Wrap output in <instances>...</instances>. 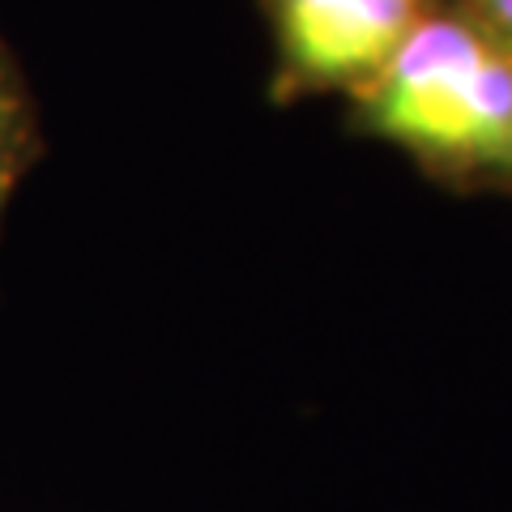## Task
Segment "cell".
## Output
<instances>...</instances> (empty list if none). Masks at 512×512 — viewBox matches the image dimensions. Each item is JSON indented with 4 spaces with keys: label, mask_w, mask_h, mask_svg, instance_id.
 <instances>
[{
    "label": "cell",
    "mask_w": 512,
    "mask_h": 512,
    "mask_svg": "<svg viewBox=\"0 0 512 512\" xmlns=\"http://www.w3.org/2000/svg\"><path fill=\"white\" fill-rule=\"evenodd\" d=\"M466 9H474L487 26H495L504 39H512V0H466Z\"/></svg>",
    "instance_id": "4"
},
{
    "label": "cell",
    "mask_w": 512,
    "mask_h": 512,
    "mask_svg": "<svg viewBox=\"0 0 512 512\" xmlns=\"http://www.w3.org/2000/svg\"><path fill=\"white\" fill-rule=\"evenodd\" d=\"M504 175H508V180H512V154H508V167H504Z\"/></svg>",
    "instance_id": "5"
},
{
    "label": "cell",
    "mask_w": 512,
    "mask_h": 512,
    "mask_svg": "<svg viewBox=\"0 0 512 512\" xmlns=\"http://www.w3.org/2000/svg\"><path fill=\"white\" fill-rule=\"evenodd\" d=\"M278 90L359 94L427 13V0H265Z\"/></svg>",
    "instance_id": "2"
},
{
    "label": "cell",
    "mask_w": 512,
    "mask_h": 512,
    "mask_svg": "<svg viewBox=\"0 0 512 512\" xmlns=\"http://www.w3.org/2000/svg\"><path fill=\"white\" fill-rule=\"evenodd\" d=\"M39 158H43V128H39L35 94H30L9 43L0 39V231H5L9 205L18 197L22 180Z\"/></svg>",
    "instance_id": "3"
},
{
    "label": "cell",
    "mask_w": 512,
    "mask_h": 512,
    "mask_svg": "<svg viewBox=\"0 0 512 512\" xmlns=\"http://www.w3.org/2000/svg\"><path fill=\"white\" fill-rule=\"evenodd\" d=\"M359 120L440 171H500L512 154V39L474 9H427L359 94Z\"/></svg>",
    "instance_id": "1"
}]
</instances>
